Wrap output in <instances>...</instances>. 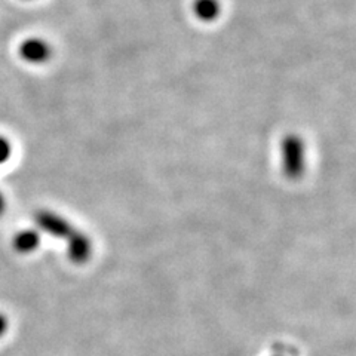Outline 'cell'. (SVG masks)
Returning a JSON list of instances; mask_svg holds the SVG:
<instances>
[{"mask_svg": "<svg viewBox=\"0 0 356 356\" xmlns=\"http://www.w3.org/2000/svg\"><path fill=\"white\" fill-rule=\"evenodd\" d=\"M284 174L297 180L305 172V144L297 136H286L281 144Z\"/></svg>", "mask_w": 356, "mask_h": 356, "instance_id": "1", "label": "cell"}, {"mask_svg": "<svg viewBox=\"0 0 356 356\" xmlns=\"http://www.w3.org/2000/svg\"><path fill=\"white\" fill-rule=\"evenodd\" d=\"M35 220L42 230L49 233V235L55 238L69 241L76 232V229L70 225L69 221L63 218L61 216L52 213V211H39V213H36L35 216Z\"/></svg>", "mask_w": 356, "mask_h": 356, "instance_id": "2", "label": "cell"}, {"mask_svg": "<svg viewBox=\"0 0 356 356\" xmlns=\"http://www.w3.org/2000/svg\"><path fill=\"white\" fill-rule=\"evenodd\" d=\"M69 243V257L74 263H85L92 254V243L89 238L79 230L74 232V235L67 241Z\"/></svg>", "mask_w": 356, "mask_h": 356, "instance_id": "3", "label": "cell"}, {"mask_svg": "<svg viewBox=\"0 0 356 356\" xmlns=\"http://www.w3.org/2000/svg\"><path fill=\"white\" fill-rule=\"evenodd\" d=\"M40 243V235L36 230H22L14 239V247L18 252L29 254L33 252Z\"/></svg>", "mask_w": 356, "mask_h": 356, "instance_id": "4", "label": "cell"}, {"mask_svg": "<svg viewBox=\"0 0 356 356\" xmlns=\"http://www.w3.org/2000/svg\"><path fill=\"white\" fill-rule=\"evenodd\" d=\"M217 0H197L195 5V13L200 19L211 21L218 15Z\"/></svg>", "mask_w": 356, "mask_h": 356, "instance_id": "5", "label": "cell"}, {"mask_svg": "<svg viewBox=\"0 0 356 356\" xmlns=\"http://www.w3.org/2000/svg\"><path fill=\"white\" fill-rule=\"evenodd\" d=\"M48 49L39 40H31L22 47V55L30 61H40L47 57Z\"/></svg>", "mask_w": 356, "mask_h": 356, "instance_id": "6", "label": "cell"}, {"mask_svg": "<svg viewBox=\"0 0 356 356\" xmlns=\"http://www.w3.org/2000/svg\"><path fill=\"white\" fill-rule=\"evenodd\" d=\"M10 156V144L3 137H0V165L5 163Z\"/></svg>", "mask_w": 356, "mask_h": 356, "instance_id": "7", "label": "cell"}, {"mask_svg": "<svg viewBox=\"0 0 356 356\" xmlns=\"http://www.w3.org/2000/svg\"><path fill=\"white\" fill-rule=\"evenodd\" d=\"M6 330H8V319H6L5 315L0 314V337L3 336V334L6 332Z\"/></svg>", "mask_w": 356, "mask_h": 356, "instance_id": "8", "label": "cell"}, {"mask_svg": "<svg viewBox=\"0 0 356 356\" xmlns=\"http://www.w3.org/2000/svg\"><path fill=\"white\" fill-rule=\"evenodd\" d=\"M3 209H5V197H3L2 192H0V216H2Z\"/></svg>", "mask_w": 356, "mask_h": 356, "instance_id": "9", "label": "cell"}]
</instances>
